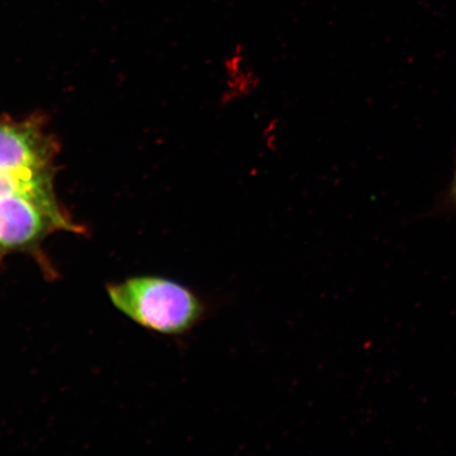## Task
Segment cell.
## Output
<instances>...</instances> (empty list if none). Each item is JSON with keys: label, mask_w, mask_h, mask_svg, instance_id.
Wrapping results in <instances>:
<instances>
[{"label": "cell", "mask_w": 456, "mask_h": 456, "mask_svg": "<svg viewBox=\"0 0 456 456\" xmlns=\"http://www.w3.org/2000/svg\"><path fill=\"white\" fill-rule=\"evenodd\" d=\"M21 193L42 198H55L53 173L39 175L0 174V196Z\"/></svg>", "instance_id": "cell-5"}, {"label": "cell", "mask_w": 456, "mask_h": 456, "mask_svg": "<svg viewBox=\"0 0 456 456\" xmlns=\"http://www.w3.org/2000/svg\"><path fill=\"white\" fill-rule=\"evenodd\" d=\"M114 307L140 327L169 338L192 332L218 304L173 279L139 275L107 285Z\"/></svg>", "instance_id": "cell-1"}, {"label": "cell", "mask_w": 456, "mask_h": 456, "mask_svg": "<svg viewBox=\"0 0 456 456\" xmlns=\"http://www.w3.org/2000/svg\"><path fill=\"white\" fill-rule=\"evenodd\" d=\"M56 144L41 119L0 121V174L53 173Z\"/></svg>", "instance_id": "cell-3"}, {"label": "cell", "mask_w": 456, "mask_h": 456, "mask_svg": "<svg viewBox=\"0 0 456 456\" xmlns=\"http://www.w3.org/2000/svg\"><path fill=\"white\" fill-rule=\"evenodd\" d=\"M444 207L450 210H456V167L452 183L444 196Z\"/></svg>", "instance_id": "cell-7"}, {"label": "cell", "mask_w": 456, "mask_h": 456, "mask_svg": "<svg viewBox=\"0 0 456 456\" xmlns=\"http://www.w3.org/2000/svg\"><path fill=\"white\" fill-rule=\"evenodd\" d=\"M281 127L277 118H272L265 125L261 138L267 151L271 152L278 151L281 140Z\"/></svg>", "instance_id": "cell-6"}, {"label": "cell", "mask_w": 456, "mask_h": 456, "mask_svg": "<svg viewBox=\"0 0 456 456\" xmlns=\"http://www.w3.org/2000/svg\"><path fill=\"white\" fill-rule=\"evenodd\" d=\"M61 231L79 232L56 198L21 193L0 196V259L4 256L33 252Z\"/></svg>", "instance_id": "cell-2"}, {"label": "cell", "mask_w": 456, "mask_h": 456, "mask_svg": "<svg viewBox=\"0 0 456 456\" xmlns=\"http://www.w3.org/2000/svg\"><path fill=\"white\" fill-rule=\"evenodd\" d=\"M261 77L241 47H236L222 61L221 108L235 106L258 91Z\"/></svg>", "instance_id": "cell-4"}]
</instances>
